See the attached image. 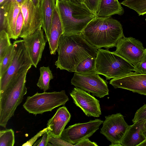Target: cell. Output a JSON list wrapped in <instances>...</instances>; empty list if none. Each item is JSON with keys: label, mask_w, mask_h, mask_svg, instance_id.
Masks as SVG:
<instances>
[{"label": "cell", "mask_w": 146, "mask_h": 146, "mask_svg": "<svg viewBox=\"0 0 146 146\" xmlns=\"http://www.w3.org/2000/svg\"><path fill=\"white\" fill-rule=\"evenodd\" d=\"M5 0H0V5L2 4Z\"/></svg>", "instance_id": "obj_42"}, {"label": "cell", "mask_w": 146, "mask_h": 146, "mask_svg": "<svg viewBox=\"0 0 146 146\" xmlns=\"http://www.w3.org/2000/svg\"><path fill=\"white\" fill-rule=\"evenodd\" d=\"M24 46L33 65L36 68L48 42L42 28L23 38Z\"/></svg>", "instance_id": "obj_15"}, {"label": "cell", "mask_w": 146, "mask_h": 146, "mask_svg": "<svg viewBox=\"0 0 146 146\" xmlns=\"http://www.w3.org/2000/svg\"><path fill=\"white\" fill-rule=\"evenodd\" d=\"M75 146H95L98 145L95 142H92L88 138L76 144Z\"/></svg>", "instance_id": "obj_36"}, {"label": "cell", "mask_w": 146, "mask_h": 146, "mask_svg": "<svg viewBox=\"0 0 146 146\" xmlns=\"http://www.w3.org/2000/svg\"><path fill=\"white\" fill-rule=\"evenodd\" d=\"M15 143L14 132L11 129L0 131V146H13Z\"/></svg>", "instance_id": "obj_27"}, {"label": "cell", "mask_w": 146, "mask_h": 146, "mask_svg": "<svg viewBox=\"0 0 146 146\" xmlns=\"http://www.w3.org/2000/svg\"><path fill=\"white\" fill-rule=\"evenodd\" d=\"M98 49L90 44L80 34H62L56 51L58 59L55 65L57 68L75 72L78 65L89 57L96 58Z\"/></svg>", "instance_id": "obj_1"}, {"label": "cell", "mask_w": 146, "mask_h": 146, "mask_svg": "<svg viewBox=\"0 0 146 146\" xmlns=\"http://www.w3.org/2000/svg\"><path fill=\"white\" fill-rule=\"evenodd\" d=\"M70 94L74 103L87 116L99 117L101 115L100 101L86 91L76 87Z\"/></svg>", "instance_id": "obj_13"}, {"label": "cell", "mask_w": 146, "mask_h": 146, "mask_svg": "<svg viewBox=\"0 0 146 146\" xmlns=\"http://www.w3.org/2000/svg\"><path fill=\"white\" fill-rule=\"evenodd\" d=\"M110 84L115 88H121L146 95V74L132 72L119 78L112 79Z\"/></svg>", "instance_id": "obj_14"}, {"label": "cell", "mask_w": 146, "mask_h": 146, "mask_svg": "<svg viewBox=\"0 0 146 146\" xmlns=\"http://www.w3.org/2000/svg\"><path fill=\"white\" fill-rule=\"evenodd\" d=\"M63 34V29L58 11L56 6L53 12L48 41L51 54L55 55L58 47V41Z\"/></svg>", "instance_id": "obj_18"}, {"label": "cell", "mask_w": 146, "mask_h": 146, "mask_svg": "<svg viewBox=\"0 0 146 146\" xmlns=\"http://www.w3.org/2000/svg\"><path fill=\"white\" fill-rule=\"evenodd\" d=\"M146 120L137 121L129 125L121 143L123 146H139L146 137L144 133Z\"/></svg>", "instance_id": "obj_17"}, {"label": "cell", "mask_w": 146, "mask_h": 146, "mask_svg": "<svg viewBox=\"0 0 146 146\" xmlns=\"http://www.w3.org/2000/svg\"><path fill=\"white\" fill-rule=\"evenodd\" d=\"M24 23L19 37L24 38L42 28L40 5L35 7L31 0H25L21 5Z\"/></svg>", "instance_id": "obj_11"}, {"label": "cell", "mask_w": 146, "mask_h": 146, "mask_svg": "<svg viewBox=\"0 0 146 146\" xmlns=\"http://www.w3.org/2000/svg\"><path fill=\"white\" fill-rule=\"evenodd\" d=\"M57 0H42L40 3L42 28L44 31L46 39L48 42L54 10L56 6Z\"/></svg>", "instance_id": "obj_20"}, {"label": "cell", "mask_w": 146, "mask_h": 146, "mask_svg": "<svg viewBox=\"0 0 146 146\" xmlns=\"http://www.w3.org/2000/svg\"><path fill=\"white\" fill-rule=\"evenodd\" d=\"M56 7L64 34H81L88 23L97 17L84 3L76 4L57 0Z\"/></svg>", "instance_id": "obj_3"}, {"label": "cell", "mask_w": 146, "mask_h": 146, "mask_svg": "<svg viewBox=\"0 0 146 146\" xmlns=\"http://www.w3.org/2000/svg\"><path fill=\"white\" fill-rule=\"evenodd\" d=\"M82 33L88 42L98 49L115 46L124 36L120 22L108 17H96L88 23Z\"/></svg>", "instance_id": "obj_2"}, {"label": "cell", "mask_w": 146, "mask_h": 146, "mask_svg": "<svg viewBox=\"0 0 146 146\" xmlns=\"http://www.w3.org/2000/svg\"><path fill=\"white\" fill-rule=\"evenodd\" d=\"M10 38L4 30L0 31V62L2 60L9 49L12 45Z\"/></svg>", "instance_id": "obj_26"}, {"label": "cell", "mask_w": 146, "mask_h": 146, "mask_svg": "<svg viewBox=\"0 0 146 146\" xmlns=\"http://www.w3.org/2000/svg\"><path fill=\"white\" fill-rule=\"evenodd\" d=\"M146 120V104H144L136 112L132 120L133 123L139 121Z\"/></svg>", "instance_id": "obj_30"}, {"label": "cell", "mask_w": 146, "mask_h": 146, "mask_svg": "<svg viewBox=\"0 0 146 146\" xmlns=\"http://www.w3.org/2000/svg\"><path fill=\"white\" fill-rule=\"evenodd\" d=\"M59 1H64L70 2L72 3L78 4L84 3V0H58Z\"/></svg>", "instance_id": "obj_38"}, {"label": "cell", "mask_w": 146, "mask_h": 146, "mask_svg": "<svg viewBox=\"0 0 146 146\" xmlns=\"http://www.w3.org/2000/svg\"><path fill=\"white\" fill-rule=\"evenodd\" d=\"M48 129L43 134L42 137L36 141L33 145V146H52V144L49 142L50 134L48 131Z\"/></svg>", "instance_id": "obj_32"}, {"label": "cell", "mask_w": 146, "mask_h": 146, "mask_svg": "<svg viewBox=\"0 0 146 146\" xmlns=\"http://www.w3.org/2000/svg\"><path fill=\"white\" fill-rule=\"evenodd\" d=\"M39 70L40 76L36 85L40 89L46 92L49 89L50 81L53 78L52 73L48 66L41 67Z\"/></svg>", "instance_id": "obj_22"}, {"label": "cell", "mask_w": 146, "mask_h": 146, "mask_svg": "<svg viewBox=\"0 0 146 146\" xmlns=\"http://www.w3.org/2000/svg\"><path fill=\"white\" fill-rule=\"evenodd\" d=\"M121 4L134 10L139 16L146 14V0H125Z\"/></svg>", "instance_id": "obj_24"}, {"label": "cell", "mask_w": 146, "mask_h": 146, "mask_svg": "<svg viewBox=\"0 0 146 146\" xmlns=\"http://www.w3.org/2000/svg\"><path fill=\"white\" fill-rule=\"evenodd\" d=\"M144 133L146 137V122L145 123L144 126Z\"/></svg>", "instance_id": "obj_41"}, {"label": "cell", "mask_w": 146, "mask_h": 146, "mask_svg": "<svg viewBox=\"0 0 146 146\" xmlns=\"http://www.w3.org/2000/svg\"><path fill=\"white\" fill-rule=\"evenodd\" d=\"M145 20H146V19H145Z\"/></svg>", "instance_id": "obj_43"}, {"label": "cell", "mask_w": 146, "mask_h": 146, "mask_svg": "<svg viewBox=\"0 0 146 146\" xmlns=\"http://www.w3.org/2000/svg\"><path fill=\"white\" fill-rule=\"evenodd\" d=\"M139 146H146V138L144 141H143L141 144H139Z\"/></svg>", "instance_id": "obj_40"}, {"label": "cell", "mask_w": 146, "mask_h": 146, "mask_svg": "<svg viewBox=\"0 0 146 146\" xmlns=\"http://www.w3.org/2000/svg\"><path fill=\"white\" fill-rule=\"evenodd\" d=\"M15 52L13 61L7 71L0 77V93L2 92L15 76L33 65L23 40L14 41Z\"/></svg>", "instance_id": "obj_7"}, {"label": "cell", "mask_w": 146, "mask_h": 146, "mask_svg": "<svg viewBox=\"0 0 146 146\" xmlns=\"http://www.w3.org/2000/svg\"><path fill=\"white\" fill-rule=\"evenodd\" d=\"M49 142L52 146H74V145L63 140L60 137H56L50 135Z\"/></svg>", "instance_id": "obj_31"}, {"label": "cell", "mask_w": 146, "mask_h": 146, "mask_svg": "<svg viewBox=\"0 0 146 146\" xmlns=\"http://www.w3.org/2000/svg\"><path fill=\"white\" fill-rule=\"evenodd\" d=\"M103 121L100 119H96L86 123H76L64 129L60 137L75 146L91 136Z\"/></svg>", "instance_id": "obj_10"}, {"label": "cell", "mask_w": 146, "mask_h": 146, "mask_svg": "<svg viewBox=\"0 0 146 146\" xmlns=\"http://www.w3.org/2000/svg\"><path fill=\"white\" fill-rule=\"evenodd\" d=\"M101 0H84V3L93 13L96 14Z\"/></svg>", "instance_id": "obj_33"}, {"label": "cell", "mask_w": 146, "mask_h": 146, "mask_svg": "<svg viewBox=\"0 0 146 146\" xmlns=\"http://www.w3.org/2000/svg\"><path fill=\"white\" fill-rule=\"evenodd\" d=\"M134 66L113 52L99 49L96 59L95 71L107 80L124 76L134 71Z\"/></svg>", "instance_id": "obj_5"}, {"label": "cell", "mask_w": 146, "mask_h": 146, "mask_svg": "<svg viewBox=\"0 0 146 146\" xmlns=\"http://www.w3.org/2000/svg\"><path fill=\"white\" fill-rule=\"evenodd\" d=\"M48 129V127L44 128L38 133L35 136L22 145V146H31L34 144L36 140L40 137L42 135L44 132Z\"/></svg>", "instance_id": "obj_35"}, {"label": "cell", "mask_w": 146, "mask_h": 146, "mask_svg": "<svg viewBox=\"0 0 146 146\" xmlns=\"http://www.w3.org/2000/svg\"><path fill=\"white\" fill-rule=\"evenodd\" d=\"M96 72L80 74L75 72L71 84L93 96L101 98L109 94L108 82Z\"/></svg>", "instance_id": "obj_8"}, {"label": "cell", "mask_w": 146, "mask_h": 146, "mask_svg": "<svg viewBox=\"0 0 146 146\" xmlns=\"http://www.w3.org/2000/svg\"><path fill=\"white\" fill-rule=\"evenodd\" d=\"M100 133L111 142L110 146H122L121 141L129 127L120 113L105 116Z\"/></svg>", "instance_id": "obj_9"}, {"label": "cell", "mask_w": 146, "mask_h": 146, "mask_svg": "<svg viewBox=\"0 0 146 146\" xmlns=\"http://www.w3.org/2000/svg\"><path fill=\"white\" fill-rule=\"evenodd\" d=\"M15 48L13 43L9 47L5 57L0 62V77L7 71L11 64L15 56Z\"/></svg>", "instance_id": "obj_25"}, {"label": "cell", "mask_w": 146, "mask_h": 146, "mask_svg": "<svg viewBox=\"0 0 146 146\" xmlns=\"http://www.w3.org/2000/svg\"><path fill=\"white\" fill-rule=\"evenodd\" d=\"M25 0H5L2 4L0 5V6L4 4L12 1H14L16 2L21 6V4L25 1Z\"/></svg>", "instance_id": "obj_37"}, {"label": "cell", "mask_w": 146, "mask_h": 146, "mask_svg": "<svg viewBox=\"0 0 146 146\" xmlns=\"http://www.w3.org/2000/svg\"><path fill=\"white\" fill-rule=\"evenodd\" d=\"M7 27V20L5 11L4 8L1 6L0 9V31L4 30L6 31Z\"/></svg>", "instance_id": "obj_34"}, {"label": "cell", "mask_w": 146, "mask_h": 146, "mask_svg": "<svg viewBox=\"0 0 146 146\" xmlns=\"http://www.w3.org/2000/svg\"><path fill=\"white\" fill-rule=\"evenodd\" d=\"M24 23V19L21 11L20 12L16 21L15 29V40L19 37Z\"/></svg>", "instance_id": "obj_29"}, {"label": "cell", "mask_w": 146, "mask_h": 146, "mask_svg": "<svg viewBox=\"0 0 146 146\" xmlns=\"http://www.w3.org/2000/svg\"><path fill=\"white\" fill-rule=\"evenodd\" d=\"M96 59V58L89 57L84 59L78 65L75 72L80 74L96 72L95 71Z\"/></svg>", "instance_id": "obj_23"}, {"label": "cell", "mask_w": 146, "mask_h": 146, "mask_svg": "<svg viewBox=\"0 0 146 146\" xmlns=\"http://www.w3.org/2000/svg\"><path fill=\"white\" fill-rule=\"evenodd\" d=\"M71 115L65 106L59 108L54 115L48 121V131L50 135L60 137L65 127L69 122Z\"/></svg>", "instance_id": "obj_16"}, {"label": "cell", "mask_w": 146, "mask_h": 146, "mask_svg": "<svg viewBox=\"0 0 146 146\" xmlns=\"http://www.w3.org/2000/svg\"><path fill=\"white\" fill-rule=\"evenodd\" d=\"M34 5L36 7L39 6L42 0H31Z\"/></svg>", "instance_id": "obj_39"}, {"label": "cell", "mask_w": 146, "mask_h": 146, "mask_svg": "<svg viewBox=\"0 0 146 146\" xmlns=\"http://www.w3.org/2000/svg\"><path fill=\"white\" fill-rule=\"evenodd\" d=\"M113 52L134 66L140 61L145 48L142 42L132 37L124 36L118 41Z\"/></svg>", "instance_id": "obj_12"}, {"label": "cell", "mask_w": 146, "mask_h": 146, "mask_svg": "<svg viewBox=\"0 0 146 146\" xmlns=\"http://www.w3.org/2000/svg\"><path fill=\"white\" fill-rule=\"evenodd\" d=\"M134 71L138 73L146 74V48L140 61L134 66Z\"/></svg>", "instance_id": "obj_28"}, {"label": "cell", "mask_w": 146, "mask_h": 146, "mask_svg": "<svg viewBox=\"0 0 146 146\" xmlns=\"http://www.w3.org/2000/svg\"></svg>", "instance_id": "obj_44"}, {"label": "cell", "mask_w": 146, "mask_h": 146, "mask_svg": "<svg viewBox=\"0 0 146 146\" xmlns=\"http://www.w3.org/2000/svg\"><path fill=\"white\" fill-rule=\"evenodd\" d=\"M124 13V9L118 0H101L96 15L97 17H110L112 15H121Z\"/></svg>", "instance_id": "obj_21"}, {"label": "cell", "mask_w": 146, "mask_h": 146, "mask_svg": "<svg viewBox=\"0 0 146 146\" xmlns=\"http://www.w3.org/2000/svg\"><path fill=\"white\" fill-rule=\"evenodd\" d=\"M5 9L7 20L6 32L10 38L15 40V29L16 21L21 11L20 5L14 1L4 4L0 6Z\"/></svg>", "instance_id": "obj_19"}, {"label": "cell", "mask_w": 146, "mask_h": 146, "mask_svg": "<svg viewBox=\"0 0 146 146\" xmlns=\"http://www.w3.org/2000/svg\"><path fill=\"white\" fill-rule=\"evenodd\" d=\"M68 100L64 90L41 93L37 92L31 96H28L23 106L29 113L36 115L51 111L54 108L64 105Z\"/></svg>", "instance_id": "obj_6"}, {"label": "cell", "mask_w": 146, "mask_h": 146, "mask_svg": "<svg viewBox=\"0 0 146 146\" xmlns=\"http://www.w3.org/2000/svg\"><path fill=\"white\" fill-rule=\"evenodd\" d=\"M31 66L20 72L12 79L4 91L0 93V125L6 128L17 107L27 92V73Z\"/></svg>", "instance_id": "obj_4"}]
</instances>
